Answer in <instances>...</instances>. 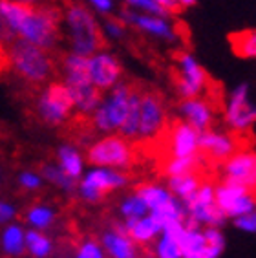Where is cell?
Segmentation results:
<instances>
[{
  "label": "cell",
  "instance_id": "cell-8",
  "mask_svg": "<svg viewBox=\"0 0 256 258\" xmlns=\"http://www.w3.org/2000/svg\"><path fill=\"white\" fill-rule=\"evenodd\" d=\"M168 103L165 95L154 86L143 85L141 97H139V128L138 139L154 138L163 130V126L168 123Z\"/></svg>",
  "mask_w": 256,
  "mask_h": 258
},
{
  "label": "cell",
  "instance_id": "cell-15",
  "mask_svg": "<svg viewBox=\"0 0 256 258\" xmlns=\"http://www.w3.org/2000/svg\"><path fill=\"white\" fill-rule=\"evenodd\" d=\"M220 179L243 185L249 192L256 190V152L252 149L240 150L222 165Z\"/></svg>",
  "mask_w": 256,
  "mask_h": 258
},
{
  "label": "cell",
  "instance_id": "cell-18",
  "mask_svg": "<svg viewBox=\"0 0 256 258\" xmlns=\"http://www.w3.org/2000/svg\"><path fill=\"white\" fill-rule=\"evenodd\" d=\"M179 112L181 119L187 121L196 132H205V130L214 128L216 124L218 112L211 106L205 97H192V99H181L179 103Z\"/></svg>",
  "mask_w": 256,
  "mask_h": 258
},
{
  "label": "cell",
  "instance_id": "cell-17",
  "mask_svg": "<svg viewBox=\"0 0 256 258\" xmlns=\"http://www.w3.org/2000/svg\"><path fill=\"white\" fill-rule=\"evenodd\" d=\"M101 245L110 258H139L141 254V247L128 236L124 224L119 222H113L112 229L104 231Z\"/></svg>",
  "mask_w": 256,
  "mask_h": 258
},
{
  "label": "cell",
  "instance_id": "cell-37",
  "mask_svg": "<svg viewBox=\"0 0 256 258\" xmlns=\"http://www.w3.org/2000/svg\"><path fill=\"white\" fill-rule=\"evenodd\" d=\"M13 216H15V209L8 204H0V224L8 222V220L13 218Z\"/></svg>",
  "mask_w": 256,
  "mask_h": 258
},
{
  "label": "cell",
  "instance_id": "cell-39",
  "mask_svg": "<svg viewBox=\"0 0 256 258\" xmlns=\"http://www.w3.org/2000/svg\"><path fill=\"white\" fill-rule=\"evenodd\" d=\"M176 2H177L179 6H181L183 10H185V8H192V6L196 4L198 0H176Z\"/></svg>",
  "mask_w": 256,
  "mask_h": 258
},
{
  "label": "cell",
  "instance_id": "cell-10",
  "mask_svg": "<svg viewBox=\"0 0 256 258\" xmlns=\"http://www.w3.org/2000/svg\"><path fill=\"white\" fill-rule=\"evenodd\" d=\"M128 181H130V176L126 172L99 167L86 174V178L81 181V196L90 204H99L110 192L128 185Z\"/></svg>",
  "mask_w": 256,
  "mask_h": 258
},
{
  "label": "cell",
  "instance_id": "cell-41",
  "mask_svg": "<svg viewBox=\"0 0 256 258\" xmlns=\"http://www.w3.org/2000/svg\"><path fill=\"white\" fill-rule=\"evenodd\" d=\"M252 198H254V200H256V190H254V192H252Z\"/></svg>",
  "mask_w": 256,
  "mask_h": 258
},
{
  "label": "cell",
  "instance_id": "cell-23",
  "mask_svg": "<svg viewBox=\"0 0 256 258\" xmlns=\"http://www.w3.org/2000/svg\"><path fill=\"white\" fill-rule=\"evenodd\" d=\"M59 165H60V170H62L66 176L74 179H79L81 172H83V158L77 150L72 147V145H64L60 147L59 152Z\"/></svg>",
  "mask_w": 256,
  "mask_h": 258
},
{
  "label": "cell",
  "instance_id": "cell-24",
  "mask_svg": "<svg viewBox=\"0 0 256 258\" xmlns=\"http://www.w3.org/2000/svg\"><path fill=\"white\" fill-rule=\"evenodd\" d=\"M72 247H74V258H108L104 253L103 245L94 238H74L72 240Z\"/></svg>",
  "mask_w": 256,
  "mask_h": 258
},
{
  "label": "cell",
  "instance_id": "cell-30",
  "mask_svg": "<svg viewBox=\"0 0 256 258\" xmlns=\"http://www.w3.org/2000/svg\"><path fill=\"white\" fill-rule=\"evenodd\" d=\"M124 8L139 11V13H147V15L163 17V19H168V17H170L167 11L163 10L159 4H156L154 0H124Z\"/></svg>",
  "mask_w": 256,
  "mask_h": 258
},
{
  "label": "cell",
  "instance_id": "cell-35",
  "mask_svg": "<svg viewBox=\"0 0 256 258\" xmlns=\"http://www.w3.org/2000/svg\"><path fill=\"white\" fill-rule=\"evenodd\" d=\"M154 2L161 6L163 10L167 11V13L170 17H172V15H179V13L183 11V8L179 4H177L176 0H154Z\"/></svg>",
  "mask_w": 256,
  "mask_h": 258
},
{
  "label": "cell",
  "instance_id": "cell-40",
  "mask_svg": "<svg viewBox=\"0 0 256 258\" xmlns=\"http://www.w3.org/2000/svg\"><path fill=\"white\" fill-rule=\"evenodd\" d=\"M19 2H28V4H42V0H19Z\"/></svg>",
  "mask_w": 256,
  "mask_h": 258
},
{
  "label": "cell",
  "instance_id": "cell-29",
  "mask_svg": "<svg viewBox=\"0 0 256 258\" xmlns=\"http://www.w3.org/2000/svg\"><path fill=\"white\" fill-rule=\"evenodd\" d=\"M40 172H42V176H44L46 179H49L51 183L59 185V187H62V189H66V190H74L75 187H77V179L66 176V174L60 170V167L57 169L53 165H40Z\"/></svg>",
  "mask_w": 256,
  "mask_h": 258
},
{
  "label": "cell",
  "instance_id": "cell-4",
  "mask_svg": "<svg viewBox=\"0 0 256 258\" xmlns=\"http://www.w3.org/2000/svg\"><path fill=\"white\" fill-rule=\"evenodd\" d=\"M174 66L170 68V81L176 90V94L181 99H192V97H202L207 88L211 86L212 79L187 50L172 51Z\"/></svg>",
  "mask_w": 256,
  "mask_h": 258
},
{
  "label": "cell",
  "instance_id": "cell-20",
  "mask_svg": "<svg viewBox=\"0 0 256 258\" xmlns=\"http://www.w3.org/2000/svg\"><path fill=\"white\" fill-rule=\"evenodd\" d=\"M124 227H126L128 236L138 243L139 247H147L148 243L158 236V233H161V224L150 213L147 216H143V218L126 220Z\"/></svg>",
  "mask_w": 256,
  "mask_h": 258
},
{
  "label": "cell",
  "instance_id": "cell-2",
  "mask_svg": "<svg viewBox=\"0 0 256 258\" xmlns=\"http://www.w3.org/2000/svg\"><path fill=\"white\" fill-rule=\"evenodd\" d=\"M10 55L13 74L19 79L28 99H35L48 83L59 75L53 51L42 50L28 40L17 37L10 42Z\"/></svg>",
  "mask_w": 256,
  "mask_h": 258
},
{
  "label": "cell",
  "instance_id": "cell-32",
  "mask_svg": "<svg viewBox=\"0 0 256 258\" xmlns=\"http://www.w3.org/2000/svg\"><path fill=\"white\" fill-rule=\"evenodd\" d=\"M234 224H236V227L243 229L247 233H256V211H251V213L234 218Z\"/></svg>",
  "mask_w": 256,
  "mask_h": 258
},
{
  "label": "cell",
  "instance_id": "cell-21",
  "mask_svg": "<svg viewBox=\"0 0 256 258\" xmlns=\"http://www.w3.org/2000/svg\"><path fill=\"white\" fill-rule=\"evenodd\" d=\"M134 194H138L139 198L143 200L148 211H156V209L168 204L172 198H176V196L170 194V190L163 189L161 185L158 183H150V181H143V183L136 185L134 187Z\"/></svg>",
  "mask_w": 256,
  "mask_h": 258
},
{
  "label": "cell",
  "instance_id": "cell-6",
  "mask_svg": "<svg viewBox=\"0 0 256 258\" xmlns=\"http://www.w3.org/2000/svg\"><path fill=\"white\" fill-rule=\"evenodd\" d=\"M31 103H35V117L48 126H62L75 108L72 94L62 81L48 83Z\"/></svg>",
  "mask_w": 256,
  "mask_h": 258
},
{
  "label": "cell",
  "instance_id": "cell-31",
  "mask_svg": "<svg viewBox=\"0 0 256 258\" xmlns=\"http://www.w3.org/2000/svg\"><path fill=\"white\" fill-rule=\"evenodd\" d=\"M11 74H13V66H11L10 42H0V81L10 79Z\"/></svg>",
  "mask_w": 256,
  "mask_h": 258
},
{
  "label": "cell",
  "instance_id": "cell-34",
  "mask_svg": "<svg viewBox=\"0 0 256 258\" xmlns=\"http://www.w3.org/2000/svg\"><path fill=\"white\" fill-rule=\"evenodd\" d=\"M20 187L26 190H35L40 187V179L39 176H35V174L31 172H24L22 176H20Z\"/></svg>",
  "mask_w": 256,
  "mask_h": 258
},
{
  "label": "cell",
  "instance_id": "cell-25",
  "mask_svg": "<svg viewBox=\"0 0 256 258\" xmlns=\"http://www.w3.org/2000/svg\"><path fill=\"white\" fill-rule=\"evenodd\" d=\"M26 249L35 258H46L53 251V243L40 231H30V233H26Z\"/></svg>",
  "mask_w": 256,
  "mask_h": 258
},
{
  "label": "cell",
  "instance_id": "cell-13",
  "mask_svg": "<svg viewBox=\"0 0 256 258\" xmlns=\"http://www.w3.org/2000/svg\"><path fill=\"white\" fill-rule=\"evenodd\" d=\"M223 117L232 132L249 134L256 123V106L249 101V88L247 85H240L231 94L223 110Z\"/></svg>",
  "mask_w": 256,
  "mask_h": 258
},
{
  "label": "cell",
  "instance_id": "cell-11",
  "mask_svg": "<svg viewBox=\"0 0 256 258\" xmlns=\"http://www.w3.org/2000/svg\"><path fill=\"white\" fill-rule=\"evenodd\" d=\"M214 198L227 218H238L241 214H247L254 211L256 200L252 198V194L249 189H245L243 185L234 183V181H227V179H220L214 185Z\"/></svg>",
  "mask_w": 256,
  "mask_h": 258
},
{
  "label": "cell",
  "instance_id": "cell-38",
  "mask_svg": "<svg viewBox=\"0 0 256 258\" xmlns=\"http://www.w3.org/2000/svg\"><path fill=\"white\" fill-rule=\"evenodd\" d=\"M90 2H92V6H94L99 13H104V15L112 10V0H90Z\"/></svg>",
  "mask_w": 256,
  "mask_h": 258
},
{
  "label": "cell",
  "instance_id": "cell-9",
  "mask_svg": "<svg viewBox=\"0 0 256 258\" xmlns=\"http://www.w3.org/2000/svg\"><path fill=\"white\" fill-rule=\"evenodd\" d=\"M181 258H218L225 247V240L216 227L187 229L179 240Z\"/></svg>",
  "mask_w": 256,
  "mask_h": 258
},
{
  "label": "cell",
  "instance_id": "cell-27",
  "mask_svg": "<svg viewBox=\"0 0 256 258\" xmlns=\"http://www.w3.org/2000/svg\"><path fill=\"white\" fill-rule=\"evenodd\" d=\"M2 245L8 254L19 256L26 251V236L22 233V229L17 225H11L4 231V238H2Z\"/></svg>",
  "mask_w": 256,
  "mask_h": 258
},
{
  "label": "cell",
  "instance_id": "cell-3",
  "mask_svg": "<svg viewBox=\"0 0 256 258\" xmlns=\"http://www.w3.org/2000/svg\"><path fill=\"white\" fill-rule=\"evenodd\" d=\"M59 4L68 22L74 53L92 57L97 51H103L106 48V39L88 8L81 0H59Z\"/></svg>",
  "mask_w": 256,
  "mask_h": 258
},
{
  "label": "cell",
  "instance_id": "cell-26",
  "mask_svg": "<svg viewBox=\"0 0 256 258\" xmlns=\"http://www.w3.org/2000/svg\"><path fill=\"white\" fill-rule=\"evenodd\" d=\"M22 220L30 222V224L37 229H48V227H51V224H53L55 213L48 207V205H40V204L31 205V207L26 209L24 218Z\"/></svg>",
  "mask_w": 256,
  "mask_h": 258
},
{
  "label": "cell",
  "instance_id": "cell-16",
  "mask_svg": "<svg viewBox=\"0 0 256 258\" xmlns=\"http://www.w3.org/2000/svg\"><path fill=\"white\" fill-rule=\"evenodd\" d=\"M88 74L94 86L104 92V90L113 88L123 79V64L119 62L117 57L106 51H97L92 57H88Z\"/></svg>",
  "mask_w": 256,
  "mask_h": 258
},
{
  "label": "cell",
  "instance_id": "cell-14",
  "mask_svg": "<svg viewBox=\"0 0 256 258\" xmlns=\"http://www.w3.org/2000/svg\"><path fill=\"white\" fill-rule=\"evenodd\" d=\"M185 211L190 218H194L198 224H207L209 227H216L225 222V214L220 211L214 198V185L203 183L190 198L185 200Z\"/></svg>",
  "mask_w": 256,
  "mask_h": 258
},
{
  "label": "cell",
  "instance_id": "cell-12",
  "mask_svg": "<svg viewBox=\"0 0 256 258\" xmlns=\"http://www.w3.org/2000/svg\"><path fill=\"white\" fill-rule=\"evenodd\" d=\"M121 20L130 28H136V30L152 35L156 39L167 40V42H176L177 39L187 40L185 30H183L185 26L179 24L176 28L174 24H168L167 19H163V17L147 15V13H139V11L124 8L123 13H121Z\"/></svg>",
  "mask_w": 256,
  "mask_h": 258
},
{
  "label": "cell",
  "instance_id": "cell-1",
  "mask_svg": "<svg viewBox=\"0 0 256 258\" xmlns=\"http://www.w3.org/2000/svg\"><path fill=\"white\" fill-rule=\"evenodd\" d=\"M0 15L13 33L46 51H55L60 40L62 8L55 0L28 4L19 0H0Z\"/></svg>",
  "mask_w": 256,
  "mask_h": 258
},
{
  "label": "cell",
  "instance_id": "cell-22",
  "mask_svg": "<svg viewBox=\"0 0 256 258\" xmlns=\"http://www.w3.org/2000/svg\"><path fill=\"white\" fill-rule=\"evenodd\" d=\"M234 55L241 59H256V30H241L229 35Z\"/></svg>",
  "mask_w": 256,
  "mask_h": 258
},
{
  "label": "cell",
  "instance_id": "cell-36",
  "mask_svg": "<svg viewBox=\"0 0 256 258\" xmlns=\"http://www.w3.org/2000/svg\"><path fill=\"white\" fill-rule=\"evenodd\" d=\"M17 39V35L13 33L8 22L4 20V17L0 15V42H13Z\"/></svg>",
  "mask_w": 256,
  "mask_h": 258
},
{
  "label": "cell",
  "instance_id": "cell-28",
  "mask_svg": "<svg viewBox=\"0 0 256 258\" xmlns=\"http://www.w3.org/2000/svg\"><path fill=\"white\" fill-rule=\"evenodd\" d=\"M150 213L148 207L145 205V202L139 198L138 194H132L128 198L123 200L121 204V214H123L124 220H134V218H143Z\"/></svg>",
  "mask_w": 256,
  "mask_h": 258
},
{
  "label": "cell",
  "instance_id": "cell-7",
  "mask_svg": "<svg viewBox=\"0 0 256 258\" xmlns=\"http://www.w3.org/2000/svg\"><path fill=\"white\" fill-rule=\"evenodd\" d=\"M134 83H136L134 77L121 79L112 88L108 97H103L101 104L92 114V123L97 132H117L121 128L128 114V103H130Z\"/></svg>",
  "mask_w": 256,
  "mask_h": 258
},
{
  "label": "cell",
  "instance_id": "cell-5",
  "mask_svg": "<svg viewBox=\"0 0 256 258\" xmlns=\"http://www.w3.org/2000/svg\"><path fill=\"white\" fill-rule=\"evenodd\" d=\"M86 161L104 169L132 170L139 165L134 143L119 134L106 136L86 149Z\"/></svg>",
  "mask_w": 256,
  "mask_h": 258
},
{
  "label": "cell",
  "instance_id": "cell-33",
  "mask_svg": "<svg viewBox=\"0 0 256 258\" xmlns=\"http://www.w3.org/2000/svg\"><path fill=\"white\" fill-rule=\"evenodd\" d=\"M124 30H126V24H124L123 20L119 19H106V31H108L112 37H123Z\"/></svg>",
  "mask_w": 256,
  "mask_h": 258
},
{
  "label": "cell",
  "instance_id": "cell-19",
  "mask_svg": "<svg viewBox=\"0 0 256 258\" xmlns=\"http://www.w3.org/2000/svg\"><path fill=\"white\" fill-rule=\"evenodd\" d=\"M72 94L75 108L79 110L81 114H94V110L97 108L101 101H103V92L94 86L92 81H84V83H72L66 85Z\"/></svg>",
  "mask_w": 256,
  "mask_h": 258
}]
</instances>
